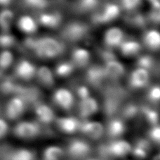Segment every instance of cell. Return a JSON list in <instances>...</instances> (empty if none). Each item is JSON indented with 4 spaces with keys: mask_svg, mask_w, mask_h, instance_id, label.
I'll return each mask as SVG.
<instances>
[{
    "mask_svg": "<svg viewBox=\"0 0 160 160\" xmlns=\"http://www.w3.org/2000/svg\"><path fill=\"white\" fill-rule=\"evenodd\" d=\"M53 99L60 107L64 109L72 108L75 102L73 94L66 88L57 89L53 94Z\"/></svg>",
    "mask_w": 160,
    "mask_h": 160,
    "instance_id": "cell-7",
    "label": "cell"
},
{
    "mask_svg": "<svg viewBox=\"0 0 160 160\" xmlns=\"http://www.w3.org/2000/svg\"><path fill=\"white\" fill-rule=\"evenodd\" d=\"M65 157V151L62 147L51 145L46 148L43 153L44 160H62Z\"/></svg>",
    "mask_w": 160,
    "mask_h": 160,
    "instance_id": "cell-20",
    "label": "cell"
},
{
    "mask_svg": "<svg viewBox=\"0 0 160 160\" xmlns=\"http://www.w3.org/2000/svg\"><path fill=\"white\" fill-rule=\"evenodd\" d=\"M119 7L116 4H108L100 13L99 19L102 22H109L119 15Z\"/></svg>",
    "mask_w": 160,
    "mask_h": 160,
    "instance_id": "cell-22",
    "label": "cell"
},
{
    "mask_svg": "<svg viewBox=\"0 0 160 160\" xmlns=\"http://www.w3.org/2000/svg\"><path fill=\"white\" fill-rule=\"evenodd\" d=\"M35 112L39 121L44 124H49L55 119L54 111L47 104L38 105L35 109Z\"/></svg>",
    "mask_w": 160,
    "mask_h": 160,
    "instance_id": "cell-15",
    "label": "cell"
},
{
    "mask_svg": "<svg viewBox=\"0 0 160 160\" xmlns=\"http://www.w3.org/2000/svg\"><path fill=\"white\" fill-rule=\"evenodd\" d=\"M152 160H160V152L158 153L157 155L154 156L153 158L152 159Z\"/></svg>",
    "mask_w": 160,
    "mask_h": 160,
    "instance_id": "cell-37",
    "label": "cell"
},
{
    "mask_svg": "<svg viewBox=\"0 0 160 160\" xmlns=\"http://www.w3.org/2000/svg\"><path fill=\"white\" fill-rule=\"evenodd\" d=\"M108 151L111 155L115 157H124L131 153L132 145L126 140L115 139L109 145Z\"/></svg>",
    "mask_w": 160,
    "mask_h": 160,
    "instance_id": "cell-5",
    "label": "cell"
},
{
    "mask_svg": "<svg viewBox=\"0 0 160 160\" xmlns=\"http://www.w3.org/2000/svg\"><path fill=\"white\" fill-rule=\"evenodd\" d=\"M66 31V36L68 37V38L75 40L79 38L84 33V29L81 25L79 24H73L70 26L68 27Z\"/></svg>",
    "mask_w": 160,
    "mask_h": 160,
    "instance_id": "cell-28",
    "label": "cell"
},
{
    "mask_svg": "<svg viewBox=\"0 0 160 160\" xmlns=\"http://www.w3.org/2000/svg\"><path fill=\"white\" fill-rule=\"evenodd\" d=\"M73 69L72 64L68 62H64L60 64L56 68V73L58 75L61 76H65L72 72Z\"/></svg>",
    "mask_w": 160,
    "mask_h": 160,
    "instance_id": "cell-30",
    "label": "cell"
},
{
    "mask_svg": "<svg viewBox=\"0 0 160 160\" xmlns=\"http://www.w3.org/2000/svg\"><path fill=\"white\" fill-rule=\"evenodd\" d=\"M35 77L38 79L40 83L44 86H51L53 83V76L52 72L47 67H42L37 68Z\"/></svg>",
    "mask_w": 160,
    "mask_h": 160,
    "instance_id": "cell-18",
    "label": "cell"
},
{
    "mask_svg": "<svg viewBox=\"0 0 160 160\" xmlns=\"http://www.w3.org/2000/svg\"><path fill=\"white\" fill-rule=\"evenodd\" d=\"M81 123L78 119L74 116H63L56 119V124L59 129L68 134L79 131Z\"/></svg>",
    "mask_w": 160,
    "mask_h": 160,
    "instance_id": "cell-9",
    "label": "cell"
},
{
    "mask_svg": "<svg viewBox=\"0 0 160 160\" xmlns=\"http://www.w3.org/2000/svg\"><path fill=\"white\" fill-rule=\"evenodd\" d=\"M8 131V125L4 119H0V139L6 136Z\"/></svg>",
    "mask_w": 160,
    "mask_h": 160,
    "instance_id": "cell-35",
    "label": "cell"
},
{
    "mask_svg": "<svg viewBox=\"0 0 160 160\" xmlns=\"http://www.w3.org/2000/svg\"><path fill=\"white\" fill-rule=\"evenodd\" d=\"M129 78V83L131 86L136 89H139L145 87L149 82V72L148 69L138 67L131 73Z\"/></svg>",
    "mask_w": 160,
    "mask_h": 160,
    "instance_id": "cell-8",
    "label": "cell"
},
{
    "mask_svg": "<svg viewBox=\"0 0 160 160\" xmlns=\"http://www.w3.org/2000/svg\"><path fill=\"white\" fill-rule=\"evenodd\" d=\"M12 0H0V6L2 7H7V6L9 5Z\"/></svg>",
    "mask_w": 160,
    "mask_h": 160,
    "instance_id": "cell-36",
    "label": "cell"
},
{
    "mask_svg": "<svg viewBox=\"0 0 160 160\" xmlns=\"http://www.w3.org/2000/svg\"><path fill=\"white\" fill-rule=\"evenodd\" d=\"M98 105L96 100L89 95L82 98L79 102V112L84 118H88L93 115L98 111Z\"/></svg>",
    "mask_w": 160,
    "mask_h": 160,
    "instance_id": "cell-11",
    "label": "cell"
},
{
    "mask_svg": "<svg viewBox=\"0 0 160 160\" xmlns=\"http://www.w3.org/2000/svg\"><path fill=\"white\" fill-rule=\"evenodd\" d=\"M18 29L25 34H33L38 29V23L29 15H22L17 20Z\"/></svg>",
    "mask_w": 160,
    "mask_h": 160,
    "instance_id": "cell-13",
    "label": "cell"
},
{
    "mask_svg": "<svg viewBox=\"0 0 160 160\" xmlns=\"http://www.w3.org/2000/svg\"><path fill=\"white\" fill-rule=\"evenodd\" d=\"M37 68L33 64L27 59H21L17 62L14 67V75L17 79L22 81H30L35 78Z\"/></svg>",
    "mask_w": 160,
    "mask_h": 160,
    "instance_id": "cell-2",
    "label": "cell"
},
{
    "mask_svg": "<svg viewBox=\"0 0 160 160\" xmlns=\"http://www.w3.org/2000/svg\"><path fill=\"white\" fill-rule=\"evenodd\" d=\"M150 152V145L146 141H138L135 146H132V151L131 152L137 158H144L146 157Z\"/></svg>",
    "mask_w": 160,
    "mask_h": 160,
    "instance_id": "cell-26",
    "label": "cell"
},
{
    "mask_svg": "<svg viewBox=\"0 0 160 160\" xmlns=\"http://www.w3.org/2000/svg\"><path fill=\"white\" fill-rule=\"evenodd\" d=\"M16 39L10 32L0 33V47L4 50H8L10 47L15 46Z\"/></svg>",
    "mask_w": 160,
    "mask_h": 160,
    "instance_id": "cell-27",
    "label": "cell"
},
{
    "mask_svg": "<svg viewBox=\"0 0 160 160\" xmlns=\"http://www.w3.org/2000/svg\"><path fill=\"white\" fill-rule=\"evenodd\" d=\"M141 2V0H122V7L128 11L135 9L138 7Z\"/></svg>",
    "mask_w": 160,
    "mask_h": 160,
    "instance_id": "cell-33",
    "label": "cell"
},
{
    "mask_svg": "<svg viewBox=\"0 0 160 160\" xmlns=\"http://www.w3.org/2000/svg\"><path fill=\"white\" fill-rule=\"evenodd\" d=\"M148 98L153 102L160 101V85H155L150 88L148 93Z\"/></svg>",
    "mask_w": 160,
    "mask_h": 160,
    "instance_id": "cell-32",
    "label": "cell"
},
{
    "mask_svg": "<svg viewBox=\"0 0 160 160\" xmlns=\"http://www.w3.org/2000/svg\"><path fill=\"white\" fill-rule=\"evenodd\" d=\"M13 60V54L9 50H3L0 52V75L11 67Z\"/></svg>",
    "mask_w": 160,
    "mask_h": 160,
    "instance_id": "cell-24",
    "label": "cell"
},
{
    "mask_svg": "<svg viewBox=\"0 0 160 160\" xmlns=\"http://www.w3.org/2000/svg\"><path fill=\"white\" fill-rule=\"evenodd\" d=\"M59 16L56 13H43L39 16V22L47 27H55L59 24Z\"/></svg>",
    "mask_w": 160,
    "mask_h": 160,
    "instance_id": "cell-25",
    "label": "cell"
},
{
    "mask_svg": "<svg viewBox=\"0 0 160 160\" xmlns=\"http://www.w3.org/2000/svg\"><path fill=\"white\" fill-rule=\"evenodd\" d=\"M91 58L90 54L87 50L79 48L72 53V63L74 65L79 67H83L87 65Z\"/></svg>",
    "mask_w": 160,
    "mask_h": 160,
    "instance_id": "cell-19",
    "label": "cell"
},
{
    "mask_svg": "<svg viewBox=\"0 0 160 160\" xmlns=\"http://www.w3.org/2000/svg\"><path fill=\"white\" fill-rule=\"evenodd\" d=\"M86 160H98V159H87Z\"/></svg>",
    "mask_w": 160,
    "mask_h": 160,
    "instance_id": "cell-38",
    "label": "cell"
},
{
    "mask_svg": "<svg viewBox=\"0 0 160 160\" xmlns=\"http://www.w3.org/2000/svg\"><path fill=\"white\" fill-rule=\"evenodd\" d=\"M124 34L122 29L118 27H112L105 32L104 39L107 45L115 47L121 45L124 42Z\"/></svg>",
    "mask_w": 160,
    "mask_h": 160,
    "instance_id": "cell-12",
    "label": "cell"
},
{
    "mask_svg": "<svg viewBox=\"0 0 160 160\" xmlns=\"http://www.w3.org/2000/svg\"><path fill=\"white\" fill-rule=\"evenodd\" d=\"M149 137L152 142L160 145V125L155 124L150 128Z\"/></svg>",
    "mask_w": 160,
    "mask_h": 160,
    "instance_id": "cell-31",
    "label": "cell"
},
{
    "mask_svg": "<svg viewBox=\"0 0 160 160\" xmlns=\"http://www.w3.org/2000/svg\"><path fill=\"white\" fill-rule=\"evenodd\" d=\"M25 46L27 49L32 51L35 55L44 59L56 57L61 53L62 50L59 42L47 37L37 39L28 38L25 41Z\"/></svg>",
    "mask_w": 160,
    "mask_h": 160,
    "instance_id": "cell-1",
    "label": "cell"
},
{
    "mask_svg": "<svg viewBox=\"0 0 160 160\" xmlns=\"http://www.w3.org/2000/svg\"><path fill=\"white\" fill-rule=\"evenodd\" d=\"M125 131V125L121 120L115 119L111 120L108 125V132L109 135L115 138L121 136Z\"/></svg>",
    "mask_w": 160,
    "mask_h": 160,
    "instance_id": "cell-21",
    "label": "cell"
},
{
    "mask_svg": "<svg viewBox=\"0 0 160 160\" xmlns=\"http://www.w3.org/2000/svg\"><path fill=\"white\" fill-rule=\"evenodd\" d=\"M15 136L21 138L30 139L38 135L39 127L38 124L30 121H21L13 129Z\"/></svg>",
    "mask_w": 160,
    "mask_h": 160,
    "instance_id": "cell-4",
    "label": "cell"
},
{
    "mask_svg": "<svg viewBox=\"0 0 160 160\" xmlns=\"http://www.w3.org/2000/svg\"><path fill=\"white\" fill-rule=\"evenodd\" d=\"M15 21V15L12 10L4 8L0 11V30L1 33H8Z\"/></svg>",
    "mask_w": 160,
    "mask_h": 160,
    "instance_id": "cell-14",
    "label": "cell"
},
{
    "mask_svg": "<svg viewBox=\"0 0 160 160\" xmlns=\"http://www.w3.org/2000/svg\"><path fill=\"white\" fill-rule=\"evenodd\" d=\"M11 160H35V155L28 149H19L13 154Z\"/></svg>",
    "mask_w": 160,
    "mask_h": 160,
    "instance_id": "cell-29",
    "label": "cell"
},
{
    "mask_svg": "<svg viewBox=\"0 0 160 160\" xmlns=\"http://www.w3.org/2000/svg\"><path fill=\"white\" fill-rule=\"evenodd\" d=\"M90 150V145L82 140H74L68 145V152L74 158L86 157Z\"/></svg>",
    "mask_w": 160,
    "mask_h": 160,
    "instance_id": "cell-10",
    "label": "cell"
},
{
    "mask_svg": "<svg viewBox=\"0 0 160 160\" xmlns=\"http://www.w3.org/2000/svg\"><path fill=\"white\" fill-rule=\"evenodd\" d=\"M25 102L22 98L14 97L11 98L6 107V115L7 118L13 120L21 116L25 110Z\"/></svg>",
    "mask_w": 160,
    "mask_h": 160,
    "instance_id": "cell-6",
    "label": "cell"
},
{
    "mask_svg": "<svg viewBox=\"0 0 160 160\" xmlns=\"http://www.w3.org/2000/svg\"><path fill=\"white\" fill-rule=\"evenodd\" d=\"M28 7L31 8H40L45 5L44 0H22V3Z\"/></svg>",
    "mask_w": 160,
    "mask_h": 160,
    "instance_id": "cell-34",
    "label": "cell"
},
{
    "mask_svg": "<svg viewBox=\"0 0 160 160\" xmlns=\"http://www.w3.org/2000/svg\"><path fill=\"white\" fill-rule=\"evenodd\" d=\"M124 72V68L119 62L117 61H108L105 67L104 73L112 78H118Z\"/></svg>",
    "mask_w": 160,
    "mask_h": 160,
    "instance_id": "cell-17",
    "label": "cell"
},
{
    "mask_svg": "<svg viewBox=\"0 0 160 160\" xmlns=\"http://www.w3.org/2000/svg\"><path fill=\"white\" fill-rule=\"evenodd\" d=\"M79 131L88 138L98 140L103 135L105 128L101 122L87 120L81 123Z\"/></svg>",
    "mask_w": 160,
    "mask_h": 160,
    "instance_id": "cell-3",
    "label": "cell"
},
{
    "mask_svg": "<svg viewBox=\"0 0 160 160\" xmlns=\"http://www.w3.org/2000/svg\"><path fill=\"white\" fill-rule=\"evenodd\" d=\"M120 47L123 54L128 56L136 55L141 50V45L134 40L124 41L120 45Z\"/></svg>",
    "mask_w": 160,
    "mask_h": 160,
    "instance_id": "cell-23",
    "label": "cell"
},
{
    "mask_svg": "<svg viewBox=\"0 0 160 160\" xmlns=\"http://www.w3.org/2000/svg\"><path fill=\"white\" fill-rule=\"evenodd\" d=\"M144 42L151 50H156L160 48V32L152 29L147 31L144 35Z\"/></svg>",
    "mask_w": 160,
    "mask_h": 160,
    "instance_id": "cell-16",
    "label": "cell"
}]
</instances>
